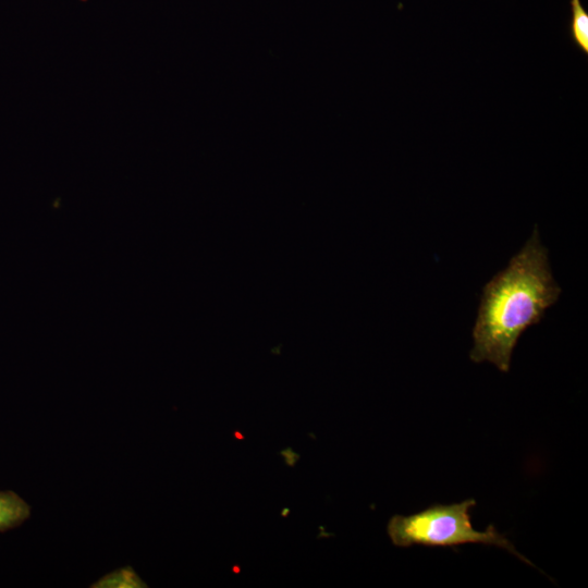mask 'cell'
Masks as SVG:
<instances>
[{
	"label": "cell",
	"instance_id": "4",
	"mask_svg": "<svg viewBox=\"0 0 588 588\" xmlns=\"http://www.w3.org/2000/svg\"><path fill=\"white\" fill-rule=\"evenodd\" d=\"M572 23L571 35L574 42L585 52H588V14L580 0H571Z\"/></svg>",
	"mask_w": 588,
	"mask_h": 588
},
{
	"label": "cell",
	"instance_id": "5",
	"mask_svg": "<svg viewBox=\"0 0 588 588\" xmlns=\"http://www.w3.org/2000/svg\"><path fill=\"white\" fill-rule=\"evenodd\" d=\"M100 587H143L144 583L130 568H122L105 576L99 583Z\"/></svg>",
	"mask_w": 588,
	"mask_h": 588
},
{
	"label": "cell",
	"instance_id": "3",
	"mask_svg": "<svg viewBox=\"0 0 588 588\" xmlns=\"http://www.w3.org/2000/svg\"><path fill=\"white\" fill-rule=\"evenodd\" d=\"M29 515V505L19 494L0 491V531L22 524Z\"/></svg>",
	"mask_w": 588,
	"mask_h": 588
},
{
	"label": "cell",
	"instance_id": "1",
	"mask_svg": "<svg viewBox=\"0 0 588 588\" xmlns=\"http://www.w3.org/2000/svg\"><path fill=\"white\" fill-rule=\"evenodd\" d=\"M561 292L550 268L548 249L535 226L522 249L482 289L470 359L491 363L507 372L518 339L542 320Z\"/></svg>",
	"mask_w": 588,
	"mask_h": 588
},
{
	"label": "cell",
	"instance_id": "2",
	"mask_svg": "<svg viewBox=\"0 0 588 588\" xmlns=\"http://www.w3.org/2000/svg\"><path fill=\"white\" fill-rule=\"evenodd\" d=\"M475 505L476 501L468 499L448 505L432 504L407 516L394 515L389 520L388 535L395 546L403 548L415 544L444 548H457L467 543L495 546L532 565L493 525L483 531L473 527L469 511Z\"/></svg>",
	"mask_w": 588,
	"mask_h": 588
}]
</instances>
